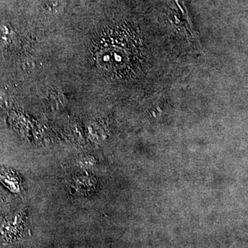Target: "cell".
Here are the masks:
<instances>
[{
	"label": "cell",
	"mask_w": 248,
	"mask_h": 248,
	"mask_svg": "<svg viewBox=\"0 0 248 248\" xmlns=\"http://www.w3.org/2000/svg\"><path fill=\"white\" fill-rule=\"evenodd\" d=\"M0 181L11 192L15 193L20 192V181L17 174L11 170L0 168Z\"/></svg>",
	"instance_id": "6da1fadb"
}]
</instances>
